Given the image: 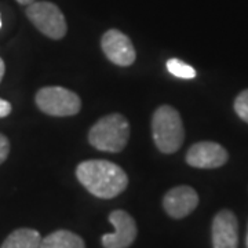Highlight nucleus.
<instances>
[{"mask_svg":"<svg viewBox=\"0 0 248 248\" xmlns=\"http://www.w3.org/2000/svg\"><path fill=\"white\" fill-rule=\"evenodd\" d=\"M79 182L91 195L99 199H113L123 193L128 177L120 166L108 160H86L76 169Z\"/></svg>","mask_w":248,"mask_h":248,"instance_id":"1","label":"nucleus"},{"mask_svg":"<svg viewBox=\"0 0 248 248\" xmlns=\"http://www.w3.org/2000/svg\"><path fill=\"white\" fill-rule=\"evenodd\" d=\"M130 140V124L120 113L104 116L90 128L89 142L101 152L119 153Z\"/></svg>","mask_w":248,"mask_h":248,"instance_id":"2","label":"nucleus"},{"mask_svg":"<svg viewBox=\"0 0 248 248\" xmlns=\"http://www.w3.org/2000/svg\"><path fill=\"white\" fill-rule=\"evenodd\" d=\"M152 134L157 149L163 153H175L185 140L182 119L177 109L161 105L152 117Z\"/></svg>","mask_w":248,"mask_h":248,"instance_id":"3","label":"nucleus"},{"mask_svg":"<svg viewBox=\"0 0 248 248\" xmlns=\"http://www.w3.org/2000/svg\"><path fill=\"white\" fill-rule=\"evenodd\" d=\"M25 14L36 29L50 39L60 40L68 32L65 16L51 1H33L28 6Z\"/></svg>","mask_w":248,"mask_h":248,"instance_id":"4","label":"nucleus"},{"mask_svg":"<svg viewBox=\"0 0 248 248\" xmlns=\"http://www.w3.org/2000/svg\"><path fill=\"white\" fill-rule=\"evenodd\" d=\"M35 101L43 113L57 117L78 115L81 108V101L76 93L57 86L39 90L36 93Z\"/></svg>","mask_w":248,"mask_h":248,"instance_id":"5","label":"nucleus"},{"mask_svg":"<svg viewBox=\"0 0 248 248\" xmlns=\"http://www.w3.org/2000/svg\"><path fill=\"white\" fill-rule=\"evenodd\" d=\"M101 47L108 60L119 66H130L137 58L131 39L119 29H109L105 32L101 39Z\"/></svg>","mask_w":248,"mask_h":248,"instance_id":"6","label":"nucleus"},{"mask_svg":"<svg viewBox=\"0 0 248 248\" xmlns=\"http://www.w3.org/2000/svg\"><path fill=\"white\" fill-rule=\"evenodd\" d=\"M109 222L113 225L115 232L102 236L104 248H128L137 237V223L128 213L116 210L109 214Z\"/></svg>","mask_w":248,"mask_h":248,"instance_id":"7","label":"nucleus"},{"mask_svg":"<svg viewBox=\"0 0 248 248\" xmlns=\"http://www.w3.org/2000/svg\"><path fill=\"white\" fill-rule=\"evenodd\" d=\"M228 161V152L217 142H197L186 153V163L195 169H218Z\"/></svg>","mask_w":248,"mask_h":248,"instance_id":"8","label":"nucleus"},{"mask_svg":"<svg viewBox=\"0 0 248 248\" xmlns=\"http://www.w3.org/2000/svg\"><path fill=\"white\" fill-rule=\"evenodd\" d=\"M199 205V195L190 186H177L170 189L163 197V208L171 218L182 219L193 213Z\"/></svg>","mask_w":248,"mask_h":248,"instance_id":"9","label":"nucleus"},{"mask_svg":"<svg viewBox=\"0 0 248 248\" xmlns=\"http://www.w3.org/2000/svg\"><path fill=\"white\" fill-rule=\"evenodd\" d=\"M214 248H237L239 223L236 215L229 210H222L214 217L211 228Z\"/></svg>","mask_w":248,"mask_h":248,"instance_id":"10","label":"nucleus"},{"mask_svg":"<svg viewBox=\"0 0 248 248\" xmlns=\"http://www.w3.org/2000/svg\"><path fill=\"white\" fill-rule=\"evenodd\" d=\"M42 236L35 229L21 228L10 233L0 248H40Z\"/></svg>","mask_w":248,"mask_h":248,"instance_id":"11","label":"nucleus"},{"mask_svg":"<svg viewBox=\"0 0 248 248\" xmlns=\"http://www.w3.org/2000/svg\"><path fill=\"white\" fill-rule=\"evenodd\" d=\"M40 248H86L79 234L69 231H55L40 241Z\"/></svg>","mask_w":248,"mask_h":248,"instance_id":"12","label":"nucleus"},{"mask_svg":"<svg viewBox=\"0 0 248 248\" xmlns=\"http://www.w3.org/2000/svg\"><path fill=\"white\" fill-rule=\"evenodd\" d=\"M167 69L171 75L181 79H193L196 78V71L185 62L179 61L177 58H171L167 61Z\"/></svg>","mask_w":248,"mask_h":248,"instance_id":"13","label":"nucleus"},{"mask_svg":"<svg viewBox=\"0 0 248 248\" xmlns=\"http://www.w3.org/2000/svg\"><path fill=\"white\" fill-rule=\"evenodd\" d=\"M234 110L240 119H243L246 123H248V90L241 91L234 99Z\"/></svg>","mask_w":248,"mask_h":248,"instance_id":"14","label":"nucleus"},{"mask_svg":"<svg viewBox=\"0 0 248 248\" xmlns=\"http://www.w3.org/2000/svg\"><path fill=\"white\" fill-rule=\"evenodd\" d=\"M10 153V141L9 138L3 134H0V164L4 163L9 157Z\"/></svg>","mask_w":248,"mask_h":248,"instance_id":"15","label":"nucleus"},{"mask_svg":"<svg viewBox=\"0 0 248 248\" xmlns=\"http://www.w3.org/2000/svg\"><path fill=\"white\" fill-rule=\"evenodd\" d=\"M11 110H13V107H11V104H10L9 101L0 98V119L1 117H7L11 113Z\"/></svg>","mask_w":248,"mask_h":248,"instance_id":"16","label":"nucleus"},{"mask_svg":"<svg viewBox=\"0 0 248 248\" xmlns=\"http://www.w3.org/2000/svg\"><path fill=\"white\" fill-rule=\"evenodd\" d=\"M4 73H6V65H4V61L0 58V83H1V80L4 78Z\"/></svg>","mask_w":248,"mask_h":248,"instance_id":"17","label":"nucleus"},{"mask_svg":"<svg viewBox=\"0 0 248 248\" xmlns=\"http://www.w3.org/2000/svg\"><path fill=\"white\" fill-rule=\"evenodd\" d=\"M19 4H24V6H29V4H32L33 1H36V0H17Z\"/></svg>","mask_w":248,"mask_h":248,"instance_id":"18","label":"nucleus"},{"mask_svg":"<svg viewBox=\"0 0 248 248\" xmlns=\"http://www.w3.org/2000/svg\"><path fill=\"white\" fill-rule=\"evenodd\" d=\"M246 246H247L248 248V231H247V239H246Z\"/></svg>","mask_w":248,"mask_h":248,"instance_id":"19","label":"nucleus"},{"mask_svg":"<svg viewBox=\"0 0 248 248\" xmlns=\"http://www.w3.org/2000/svg\"><path fill=\"white\" fill-rule=\"evenodd\" d=\"M0 28H1V19H0Z\"/></svg>","mask_w":248,"mask_h":248,"instance_id":"20","label":"nucleus"}]
</instances>
